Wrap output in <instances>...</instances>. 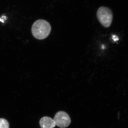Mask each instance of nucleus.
I'll use <instances>...</instances> for the list:
<instances>
[{
	"label": "nucleus",
	"mask_w": 128,
	"mask_h": 128,
	"mask_svg": "<svg viewBox=\"0 0 128 128\" xmlns=\"http://www.w3.org/2000/svg\"><path fill=\"white\" fill-rule=\"evenodd\" d=\"M50 24L45 20L36 21L33 24L32 33L34 36L38 40H43L48 36L51 31Z\"/></svg>",
	"instance_id": "obj_1"
},
{
	"label": "nucleus",
	"mask_w": 128,
	"mask_h": 128,
	"mask_svg": "<svg viewBox=\"0 0 128 128\" xmlns=\"http://www.w3.org/2000/svg\"><path fill=\"white\" fill-rule=\"evenodd\" d=\"M97 17L100 23L105 28H108L112 24L113 14L112 10L108 8L102 6L97 12Z\"/></svg>",
	"instance_id": "obj_2"
},
{
	"label": "nucleus",
	"mask_w": 128,
	"mask_h": 128,
	"mask_svg": "<svg viewBox=\"0 0 128 128\" xmlns=\"http://www.w3.org/2000/svg\"><path fill=\"white\" fill-rule=\"evenodd\" d=\"M54 120L56 125L60 128H67L71 123L68 114L64 111H60L56 113Z\"/></svg>",
	"instance_id": "obj_3"
},
{
	"label": "nucleus",
	"mask_w": 128,
	"mask_h": 128,
	"mask_svg": "<svg viewBox=\"0 0 128 128\" xmlns=\"http://www.w3.org/2000/svg\"><path fill=\"white\" fill-rule=\"evenodd\" d=\"M40 124L41 128H54L56 126L54 119L48 116L42 118L40 121Z\"/></svg>",
	"instance_id": "obj_4"
},
{
	"label": "nucleus",
	"mask_w": 128,
	"mask_h": 128,
	"mask_svg": "<svg viewBox=\"0 0 128 128\" xmlns=\"http://www.w3.org/2000/svg\"><path fill=\"white\" fill-rule=\"evenodd\" d=\"M0 128H9V124L7 120L0 118Z\"/></svg>",
	"instance_id": "obj_5"
}]
</instances>
